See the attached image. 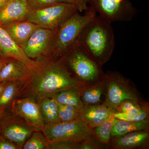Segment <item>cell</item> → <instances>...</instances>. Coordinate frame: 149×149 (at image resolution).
<instances>
[{
    "label": "cell",
    "instance_id": "cell-4",
    "mask_svg": "<svg viewBox=\"0 0 149 149\" xmlns=\"http://www.w3.org/2000/svg\"><path fill=\"white\" fill-rule=\"evenodd\" d=\"M72 15L56 29L52 43L51 59H57L77 43L81 31L86 24L96 15L91 8L81 14Z\"/></svg>",
    "mask_w": 149,
    "mask_h": 149
},
{
    "label": "cell",
    "instance_id": "cell-29",
    "mask_svg": "<svg viewBox=\"0 0 149 149\" xmlns=\"http://www.w3.org/2000/svg\"><path fill=\"white\" fill-rule=\"evenodd\" d=\"M146 101H139L133 100H127L122 102L115 109L116 111L119 113H125L131 109L141 106Z\"/></svg>",
    "mask_w": 149,
    "mask_h": 149
},
{
    "label": "cell",
    "instance_id": "cell-36",
    "mask_svg": "<svg viewBox=\"0 0 149 149\" xmlns=\"http://www.w3.org/2000/svg\"><path fill=\"white\" fill-rule=\"evenodd\" d=\"M4 114V110L0 109V118L3 117V116Z\"/></svg>",
    "mask_w": 149,
    "mask_h": 149
},
{
    "label": "cell",
    "instance_id": "cell-17",
    "mask_svg": "<svg viewBox=\"0 0 149 149\" xmlns=\"http://www.w3.org/2000/svg\"><path fill=\"white\" fill-rule=\"evenodd\" d=\"M28 11L26 0H10L0 8V26L24 20Z\"/></svg>",
    "mask_w": 149,
    "mask_h": 149
},
{
    "label": "cell",
    "instance_id": "cell-14",
    "mask_svg": "<svg viewBox=\"0 0 149 149\" xmlns=\"http://www.w3.org/2000/svg\"><path fill=\"white\" fill-rule=\"evenodd\" d=\"M33 73L27 65L18 60L6 58L0 69V81L17 80L21 82L22 85L31 77Z\"/></svg>",
    "mask_w": 149,
    "mask_h": 149
},
{
    "label": "cell",
    "instance_id": "cell-35",
    "mask_svg": "<svg viewBox=\"0 0 149 149\" xmlns=\"http://www.w3.org/2000/svg\"><path fill=\"white\" fill-rule=\"evenodd\" d=\"M5 58H3L0 59V69H1V68L2 66L3 63L4 62Z\"/></svg>",
    "mask_w": 149,
    "mask_h": 149
},
{
    "label": "cell",
    "instance_id": "cell-8",
    "mask_svg": "<svg viewBox=\"0 0 149 149\" xmlns=\"http://www.w3.org/2000/svg\"><path fill=\"white\" fill-rule=\"evenodd\" d=\"M92 9L111 22L132 20L137 10L129 0H86Z\"/></svg>",
    "mask_w": 149,
    "mask_h": 149
},
{
    "label": "cell",
    "instance_id": "cell-2",
    "mask_svg": "<svg viewBox=\"0 0 149 149\" xmlns=\"http://www.w3.org/2000/svg\"><path fill=\"white\" fill-rule=\"evenodd\" d=\"M77 43L102 66L109 60L115 45L111 22L96 15L83 28Z\"/></svg>",
    "mask_w": 149,
    "mask_h": 149
},
{
    "label": "cell",
    "instance_id": "cell-28",
    "mask_svg": "<svg viewBox=\"0 0 149 149\" xmlns=\"http://www.w3.org/2000/svg\"><path fill=\"white\" fill-rule=\"evenodd\" d=\"M28 10L41 9L58 3L57 0H26Z\"/></svg>",
    "mask_w": 149,
    "mask_h": 149
},
{
    "label": "cell",
    "instance_id": "cell-32",
    "mask_svg": "<svg viewBox=\"0 0 149 149\" xmlns=\"http://www.w3.org/2000/svg\"><path fill=\"white\" fill-rule=\"evenodd\" d=\"M0 149H19L13 143L3 137L0 138Z\"/></svg>",
    "mask_w": 149,
    "mask_h": 149
},
{
    "label": "cell",
    "instance_id": "cell-11",
    "mask_svg": "<svg viewBox=\"0 0 149 149\" xmlns=\"http://www.w3.org/2000/svg\"><path fill=\"white\" fill-rule=\"evenodd\" d=\"M0 53L3 58H13L27 65L33 72L42 65L43 61H37L29 58L22 48L15 42L8 33L0 26Z\"/></svg>",
    "mask_w": 149,
    "mask_h": 149
},
{
    "label": "cell",
    "instance_id": "cell-5",
    "mask_svg": "<svg viewBox=\"0 0 149 149\" xmlns=\"http://www.w3.org/2000/svg\"><path fill=\"white\" fill-rule=\"evenodd\" d=\"M105 92L104 102L113 109L127 100L144 101L141 93L129 79L116 71L105 73Z\"/></svg>",
    "mask_w": 149,
    "mask_h": 149
},
{
    "label": "cell",
    "instance_id": "cell-23",
    "mask_svg": "<svg viewBox=\"0 0 149 149\" xmlns=\"http://www.w3.org/2000/svg\"><path fill=\"white\" fill-rule=\"evenodd\" d=\"M115 117L116 119L128 121H139L149 120V104L145 101L141 106L135 108L125 113L115 111Z\"/></svg>",
    "mask_w": 149,
    "mask_h": 149
},
{
    "label": "cell",
    "instance_id": "cell-18",
    "mask_svg": "<svg viewBox=\"0 0 149 149\" xmlns=\"http://www.w3.org/2000/svg\"><path fill=\"white\" fill-rule=\"evenodd\" d=\"M79 90L81 101L84 105L101 103V99L105 92L104 80L95 85L84 86Z\"/></svg>",
    "mask_w": 149,
    "mask_h": 149
},
{
    "label": "cell",
    "instance_id": "cell-19",
    "mask_svg": "<svg viewBox=\"0 0 149 149\" xmlns=\"http://www.w3.org/2000/svg\"><path fill=\"white\" fill-rule=\"evenodd\" d=\"M141 130H149V120L135 122L116 119L112 130L111 137Z\"/></svg>",
    "mask_w": 149,
    "mask_h": 149
},
{
    "label": "cell",
    "instance_id": "cell-31",
    "mask_svg": "<svg viewBox=\"0 0 149 149\" xmlns=\"http://www.w3.org/2000/svg\"><path fill=\"white\" fill-rule=\"evenodd\" d=\"M57 2L74 6L80 13L87 10L88 8L86 0H57Z\"/></svg>",
    "mask_w": 149,
    "mask_h": 149
},
{
    "label": "cell",
    "instance_id": "cell-30",
    "mask_svg": "<svg viewBox=\"0 0 149 149\" xmlns=\"http://www.w3.org/2000/svg\"><path fill=\"white\" fill-rule=\"evenodd\" d=\"M79 143L61 141L50 143L49 149H79Z\"/></svg>",
    "mask_w": 149,
    "mask_h": 149
},
{
    "label": "cell",
    "instance_id": "cell-34",
    "mask_svg": "<svg viewBox=\"0 0 149 149\" xmlns=\"http://www.w3.org/2000/svg\"><path fill=\"white\" fill-rule=\"evenodd\" d=\"M9 1L10 0H0V8Z\"/></svg>",
    "mask_w": 149,
    "mask_h": 149
},
{
    "label": "cell",
    "instance_id": "cell-33",
    "mask_svg": "<svg viewBox=\"0 0 149 149\" xmlns=\"http://www.w3.org/2000/svg\"><path fill=\"white\" fill-rule=\"evenodd\" d=\"M8 82V81H0V96Z\"/></svg>",
    "mask_w": 149,
    "mask_h": 149
},
{
    "label": "cell",
    "instance_id": "cell-25",
    "mask_svg": "<svg viewBox=\"0 0 149 149\" xmlns=\"http://www.w3.org/2000/svg\"><path fill=\"white\" fill-rule=\"evenodd\" d=\"M50 143L43 133L35 131L22 146L23 149H49Z\"/></svg>",
    "mask_w": 149,
    "mask_h": 149
},
{
    "label": "cell",
    "instance_id": "cell-37",
    "mask_svg": "<svg viewBox=\"0 0 149 149\" xmlns=\"http://www.w3.org/2000/svg\"><path fill=\"white\" fill-rule=\"evenodd\" d=\"M1 122L0 121V133H1Z\"/></svg>",
    "mask_w": 149,
    "mask_h": 149
},
{
    "label": "cell",
    "instance_id": "cell-9",
    "mask_svg": "<svg viewBox=\"0 0 149 149\" xmlns=\"http://www.w3.org/2000/svg\"><path fill=\"white\" fill-rule=\"evenodd\" d=\"M56 29L38 27L29 37L22 48L24 53L31 59L51 58V50Z\"/></svg>",
    "mask_w": 149,
    "mask_h": 149
},
{
    "label": "cell",
    "instance_id": "cell-1",
    "mask_svg": "<svg viewBox=\"0 0 149 149\" xmlns=\"http://www.w3.org/2000/svg\"><path fill=\"white\" fill-rule=\"evenodd\" d=\"M84 86L60 59H48L21 85L17 97H31L37 102L52 97L59 91Z\"/></svg>",
    "mask_w": 149,
    "mask_h": 149
},
{
    "label": "cell",
    "instance_id": "cell-7",
    "mask_svg": "<svg viewBox=\"0 0 149 149\" xmlns=\"http://www.w3.org/2000/svg\"><path fill=\"white\" fill-rule=\"evenodd\" d=\"M77 12L74 6L58 3L45 8L28 10L25 19L40 27L55 30Z\"/></svg>",
    "mask_w": 149,
    "mask_h": 149
},
{
    "label": "cell",
    "instance_id": "cell-13",
    "mask_svg": "<svg viewBox=\"0 0 149 149\" xmlns=\"http://www.w3.org/2000/svg\"><path fill=\"white\" fill-rule=\"evenodd\" d=\"M109 146L112 149H148L149 130L134 131L111 137Z\"/></svg>",
    "mask_w": 149,
    "mask_h": 149
},
{
    "label": "cell",
    "instance_id": "cell-20",
    "mask_svg": "<svg viewBox=\"0 0 149 149\" xmlns=\"http://www.w3.org/2000/svg\"><path fill=\"white\" fill-rule=\"evenodd\" d=\"M37 102L45 124L59 123L58 106L54 99L52 97L46 98L39 100Z\"/></svg>",
    "mask_w": 149,
    "mask_h": 149
},
{
    "label": "cell",
    "instance_id": "cell-24",
    "mask_svg": "<svg viewBox=\"0 0 149 149\" xmlns=\"http://www.w3.org/2000/svg\"><path fill=\"white\" fill-rule=\"evenodd\" d=\"M22 83L17 80L10 81L0 96V109L4 110L6 107L11 104L17 97Z\"/></svg>",
    "mask_w": 149,
    "mask_h": 149
},
{
    "label": "cell",
    "instance_id": "cell-10",
    "mask_svg": "<svg viewBox=\"0 0 149 149\" xmlns=\"http://www.w3.org/2000/svg\"><path fill=\"white\" fill-rule=\"evenodd\" d=\"M11 112L24 119L27 124L38 131H42L45 126L38 103L31 97L16 98L11 104Z\"/></svg>",
    "mask_w": 149,
    "mask_h": 149
},
{
    "label": "cell",
    "instance_id": "cell-15",
    "mask_svg": "<svg viewBox=\"0 0 149 149\" xmlns=\"http://www.w3.org/2000/svg\"><path fill=\"white\" fill-rule=\"evenodd\" d=\"M113 109L105 102L95 105H84L80 118L91 129L99 126L109 116Z\"/></svg>",
    "mask_w": 149,
    "mask_h": 149
},
{
    "label": "cell",
    "instance_id": "cell-38",
    "mask_svg": "<svg viewBox=\"0 0 149 149\" xmlns=\"http://www.w3.org/2000/svg\"><path fill=\"white\" fill-rule=\"evenodd\" d=\"M1 58H3V57L2 56L1 54V53H0V59Z\"/></svg>",
    "mask_w": 149,
    "mask_h": 149
},
{
    "label": "cell",
    "instance_id": "cell-26",
    "mask_svg": "<svg viewBox=\"0 0 149 149\" xmlns=\"http://www.w3.org/2000/svg\"><path fill=\"white\" fill-rule=\"evenodd\" d=\"M58 106L59 123L70 122L80 118V110L77 108L58 103Z\"/></svg>",
    "mask_w": 149,
    "mask_h": 149
},
{
    "label": "cell",
    "instance_id": "cell-27",
    "mask_svg": "<svg viewBox=\"0 0 149 149\" xmlns=\"http://www.w3.org/2000/svg\"><path fill=\"white\" fill-rule=\"evenodd\" d=\"M110 148L109 145L102 143L93 135L89 139L79 143V149H105Z\"/></svg>",
    "mask_w": 149,
    "mask_h": 149
},
{
    "label": "cell",
    "instance_id": "cell-6",
    "mask_svg": "<svg viewBox=\"0 0 149 149\" xmlns=\"http://www.w3.org/2000/svg\"><path fill=\"white\" fill-rule=\"evenodd\" d=\"M42 132L50 143L61 141L80 143L93 135V129L80 118L70 122L45 124Z\"/></svg>",
    "mask_w": 149,
    "mask_h": 149
},
{
    "label": "cell",
    "instance_id": "cell-22",
    "mask_svg": "<svg viewBox=\"0 0 149 149\" xmlns=\"http://www.w3.org/2000/svg\"><path fill=\"white\" fill-rule=\"evenodd\" d=\"M116 111L112 112L109 116L100 125L93 129V135L102 143L109 145L111 138V131L116 118Z\"/></svg>",
    "mask_w": 149,
    "mask_h": 149
},
{
    "label": "cell",
    "instance_id": "cell-21",
    "mask_svg": "<svg viewBox=\"0 0 149 149\" xmlns=\"http://www.w3.org/2000/svg\"><path fill=\"white\" fill-rule=\"evenodd\" d=\"M79 89L73 88L60 91L52 98L58 104L71 106L81 110L84 105L81 101Z\"/></svg>",
    "mask_w": 149,
    "mask_h": 149
},
{
    "label": "cell",
    "instance_id": "cell-12",
    "mask_svg": "<svg viewBox=\"0 0 149 149\" xmlns=\"http://www.w3.org/2000/svg\"><path fill=\"white\" fill-rule=\"evenodd\" d=\"M37 129L24 122L14 120H10L1 128V133L5 139L13 143L19 149H22L24 144L33 132Z\"/></svg>",
    "mask_w": 149,
    "mask_h": 149
},
{
    "label": "cell",
    "instance_id": "cell-3",
    "mask_svg": "<svg viewBox=\"0 0 149 149\" xmlns=\"http://www.w3.org/2000/svg\"><path fill=\"white\" fill-rule=\"evenodd\" d=\"M59 58L85 86L95 85L104 80L105 73L102 65L77 43Z\"/></svg>",
    "mask_w": 149,
    "mask_h": 149
},
{
    "label": "cell",
    "instance_id": "cell-16",
    "mask_svg": "<svg viewBox=\"0 0 149 149\" xmlns=\"http://www.w3.org/2000/svg\"><path fill=\"white\" fill-rule=\"evenodd\" d=\"M1 27L6 31L17 45L22 48L32 33L39 26L24 19L9 22Z\"/></svg>",
    "mask_w": 149,
    "mask_h": 149
}]
</instances>
